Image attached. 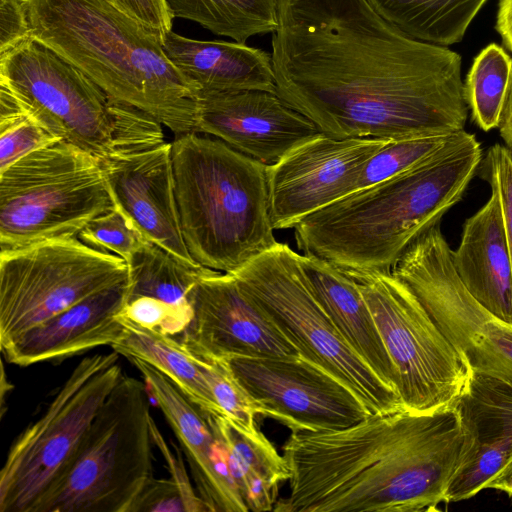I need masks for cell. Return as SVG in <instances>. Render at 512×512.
<instances>
[{
  "label": "cell",
  "instance_id": "cell-1",
  "mask_svg": "<svg viewBox=\"0 0 512 512\" xmlns=\"http://www.w3.org/2000/svg\"><path fill=\"white\" fill-rule=\"evenodd\" d=\"M277 94L334 138L464 130L460 54L407 35L369 0H278Z\"/></svg>",
  "mask_w": 512,
  "mask_h": 512
},
{
  "label": "cell",
  "instance_id": "cell-2",
  "mask_svg": "<svg viewBox=\"0 0 512 512\" xmlns=\"http://www.w3.org/2000/svg\"><path fill=\"white\" fill-rule=\"evenodd\" d=\"M467 448L454 407L371 414L349 427L292 433L289 493L276 512L437 510Z\"/></svg>",
  "mask_w": 512,
  "mask_h": 512
},
{
  "label": "cell",
  "instance_id": "cell-3",
  "mask_svg": "<svg viewBox=\"0 0 512 512\" xmlns=\"http://www.w3.org/2000/svg\"><path fill=\"white\" fill-rule=\"evenodd\" d=\"M482 159L465 130L416 167L350 193L294 228L297 247L357 282L391 273L406 248L460 201Z\"/></svg>",
  "mask_w": 512,
  "mask_h": 512
},
{
  "label": "cell",
  "instance_id": "cell-4",
  "mask_svg": "<svg viewBox=\"0 0 512 512\" xmlns=\"http://www.w3.org/2000/svg\"><path fill=\"white\" fill-rule=\"evenodd\" d=\"M31 36L112 99L174 134L196 132L198 89L172 64L163 39L107 0H27Z\"/></svg>",
  "mask_w": 512,
  "mask_h": 512
},
{
  "label": "cell",
  "instance_id": "cell-5",
  "mask_svg": "<svg viewBox=\"0 0 512 512\" xmlns=\"http://www.w3.org/2000/svg\"><path fill=\"white\" fill-rule=\"evenodd\" d=\"M171 145L181 230L197 263L233 273L278 243L268 165L199 132Z\"/></svg>",
  "mask_w": 512,
  "mask_h": 512
},
{
  "label": "cell",
  "instance_id": "cell-6",
  "mask_svg": "<svg viewBox=\"0 0 512 512\" xmlns=\"http://www.w3.org/2000/svg\"><path fill=\"white\" fill-rule=\"evenodd\" d=\"M0 85L23 100L54 134L101 160L165 142L157 120L112 99L32 36L0 53Z\"/></svg>",
  "mask_w": 512,
  "mask_h": 512
},
{
  "label": "cell",
  "instance_id": "cell-7",
  "mask_svg": "<svg viewBox=\"0 0 512 512\" xmlns=\"http://www.w3.org/2000/svg\"><path fill=\"white\" fill-rule=\"evenodd\" d=\"M148 386L122 375L38 512H131L153 476Z\"/></svg>",
  "mask_w": 512,
  "mask_h": 512
},
{
  "label": "cell",
  "instance_id": "cell-8",
  "mask_svg": "<svg viewBox=\"0 0 512 512\" xmlns=\"http://www.w3.org/2000/svg\"><path fill=\"white\" fill-rule=\"evenodd\" d=\"M113 208L101 159L59 140L0 171V251L78 238Z\"/></svg>",
  "mask_w": 512,
  "mask_h": 512
},
{
  "label": "cell",
  "instance_id": "cell-9",
  "mask_svg": "<svg viewBox=\"0 0 512 512\" xmlns=\"http://www.w3.org/2000/svg\"><path fill=\"white\" fill-rule=\"evenodd\" d=\"M300 356L349 387L372 414L404 410L399 395L350 348L310 290L299 254L278 242L231 273Z\"/></svg>",
  "mask_w": 512,
  "mask_h": 512
},
{
  "label": "cell",
  "instance_id": "cell-10",
  "mask_svg": "<svg viewBox=\"0 0 512 512\" xmlns=\"http://www.w3.org/2000/svg\"><path fill=\"white\" fill-rule=\"evenodd\" d=\"M118 359L113 350L81 360L41 417L17 436L0 471V512L39 511L121 379Z\"/></svg>",
  "mask_w": 512,
  "mask_h": 512
},
{
  "label": "cell",
  "instance_id": "cell-11",
  "mask_svg": "<svg viewBox=\"0 0 512 512\" xmlns=\"http://www.w3.org/2000/svg\"><path fill=\"white\" fill-rule=\"evenodd\" d=\"M128 279L127 263L79 238L0 251V348L79 301Z\"/></svg>",
  "mask_w": 512,
  "mask_h": 512
},
{
  "label": "cell",
  "instance_id": "cell-12",
  "mask_svg": "<svg viewBox=\"0 0 512 512\" xmlns=\"http://www.w3.org/2000/svg\"><path fill=\"white\" fill-rule=\"evenodd\" d=\"M358 284L394 365L404 409L453 407L471 370L416 296L392 273Z\"/></svg>",
  "mask_w": 512,
  "mask_h": 512
},
{
  "label": "cell",
  "instance_id": "cell-13",
  "mask_svg": "<svg viewBox=\"0 0 512 512\" xmlns=\"http://www.w3.org/2000/svg\"><path fill=\"white\" fill-rule=\"evenodd\" d=\"M439 224L406 248L391 273L416 296L471 371L512 383V326L467 290Z\"/></svg>",
  "mask_w": 512,
  "mask_h": 512
},
{
  "label": "cell",
  "instance_id": "cell-14",
  "mask_svg": "<svg viewBox=\"0 0 512 512\" xmlns=\"http://www.w3.org/2000/svg\"><path fill=\"white\" fill-rule=\"evenodd\" d=\"M225 360L259 414L292 433L338 430L372 414L349 387L302 356Z\"/></svg>",
  "mask_w": 512,
  "mask_h": 512
},
{
  "label": "cell",
  "instance_id": "cell-15",
  "mask_svg": "<svg viewBox=\"0 0 512 512\" xmlns=\"http://www.w3.org/2000/svg\"><path fill=\"white\" fill-rule=\"evenodd\" d=\"M390 141L322 134L268 166L274 230L293 228L306 216L353 193L364 163Z\"/></svg>",
  "mask_w": 512,
  "mask_h": 512
},
{
  "label": "cell",
  "instance_id": "cell-16",
  "mask_svg": "<svg viewBox=\"0 0 512 512\" xmlns=\"http://www.w3.org/2000/svg\"><path fill=\"white\" fill-rule=\"evenodd\" d=\"M191 305V322L178 339L196 357L300 356L231 273L210 269L195 286Z\"/></svg>",
  "mask_w": 512,
  "mask_h": 512
},
{
  "label": "cell",
  "instance_id": "cell-17",
  "mask_svg": "<svg viewBox=\"0 0 512 512\" xmlns=\"http://www.w3.org/2000/svg\"><path fill=\"white\" fill-rule=\"evenodd\" d=\"M196 132L268 166L324 134L277 93L263 90L199 91Z\"/></svg>",
  "mask_w": 512,
  "mask_h": 512
},
{
  "label": "cell",
  "instance_id": "cell-18",
  "mask_svg": "<svg viewBox=\"0 0 512 512\" xmlns=\"http://www.w3.org/2000/svg\"><path fill=\"white\" fill-rule=\"evenodd\" d=\"M101 161L114 207L138 232L184 264L202 266L192 258L183 238L171 143Z\"/></svg>",
  "mask_w": 512,
  "mask_h": 512
},
{
  "label": "cell",
  "instance_id": "cell-19",
  "mask_svg": "<svg viewBox=\"0 0 512 512\" xmlns=\"http://www.w3.org/2000/svg\"><path fill=\"white\" fill-rule=\"evenodd\" d=\"M453 407L466 434L467 448L447 489L446 503L488 489L512 460V383L470 371Z\"/></svg>",
  "mask_w": 512,
  "mask_h": 512
},
{
  "label": "cell",
  "instance_id": "cell-20",
  "mask_svg": "<svg viewBox=\"0 0 512 512\" xmlns=\"http://www.w3.org/2000/svg\"><path fill=\"white\" fill-rule=\"evenodd\" d=\"M127 295L128 279L25 331L1 347L2 354L7 362L26 367L61 361L99 346H112L124 332L120 314Z\"/></svg>",
  "mask_w": 512,
  "mask_h": 512
},
{
  "label": "cell",
  "instance_id": "cell-21",
  "mask_svg": "<svg viewBox=\"0 0 512 512\" xmlns=\"http://www.w3.org/2000/svg\"><path fill=\"white\" fill-rule=\"evenodd\" d=\"M127 359L141 372L174 431L185 453L196 491L209 512H247L237 486L218 469L214 452L215 435L207 414L157 368L138 358Z\"/></svg>",
  "mask_w": 512,
  "mask_h": 512
},
{
  "label": "cell",
  "instance_id": "cell-22",
  "mask_svg": "<svg viewBox=\"0 0 512 512\" xmlns=\"http://www.w3.org/2000/svg\"><path fill=\"white\" fill-rule=\"evenodd\" d=\"M490 186L489 200L464 224L453 262L474 298L512 326V263L504 212L498 189Z\"/></svg>",
  "mask_w": 512,
  "mask_h": 512
},
{
  "label": "cell",
  "instance_id": "cell-23",
  "mask_svg": "<svg viewBox=\"0 0 512 512\" xmlns=\"http://www.w3.org/2000/svg\"><path fill=\"white\" fill-rule=\"evenodd\" d=\"M299 263L310 290L346 343L397 393L394 365L358 282L332 263L311 254H299Z\"/></svg>",
  "mask_w": 512,
  "mask_h": 512
},
{
  "label": "cell",
  "instance_id": "cell-24",
  "mask_svg": "<svg viewBox=\"0 0 512 512\" xmlns=\"http://www.w3.org/2000/svg\"><path fill=\"white\" fill-rule=\"evenodd\" d=\"M172 64L199 91L276 92L271 54L246 43L191 39L172 30L163 39Z\"/></svg>",
  "mask_w": 512,
  "mask_h": 512
},
{
  "label": "cell",
  "instance_id": "cell-25",
  "mask_svg": "<svg viewBox=\"0 0 512 512\" xmlns=\"http://www.w3.org/2000/svg\"><path fill=\"white\" fill-rule=\"evenodd\" d=\"M122 337L111 347L126 358L141 359L166 375L206 414L225 417L200 369L197 358L173 336L143 327L120 314Z\"/></svg>",
  "mask_w": 512,
  "mask_h": 512
},
{
  "label": "cell",
  "instance_id": "cell-26",
  "mask_svg": "<svg viewBox=\"0 0 512 512\" xmlns=\"http://www.w3.org/2000/svg\"><path fill=\"white\" fill-rule=\"evenodd\" d=\"M390 23L417 40L459 43L488 0H369Z\"/></svg>",
  "mask_w": 512,
  "mask_h": 512
},
{
  "label": "cell",
  "instance_id": "cell-27",
  "mask_svg": "<svg viewBox=\"0 0 512 512\" xmlns=\"http://www.w3.org/2000/svg\"><path fill=\"white\" fill-rule=\"evenodd\" d=\"M127 266V301L150 297L189 310H192L191 295L195 286L210 270L186 265L147 239L136 249Z\"/></svg>",
  "mask_w": 512,
  "mask_h": 512
},
{
  "label": "cell",
  "instance_id": "cell-28",
  "mask_svg": "<svg viewBox=\"0 0 512 512\" xmlns=\"http://www.w3.org/2000/svg\"><path fill=\"white\" fill-rule=\"evenodd\" d=\"M172 18L198 23L238 43L277 28L278 0H164Z\"/></svg>",
  "mask_w": 512,
  "mask_h": 512
},
{
  "label": "cell",
  "instance_id": "cell-29",
  "mask_svg": "<svg viewBox=\"0 0 512 512\" xmlns=\"http://www.w3.org/2000/svg\"><path fill=\"white\" fill-rule=\"evenodd\" d=\"M512 85V58L491 43L475 57L464 83L472 119L484 131L500 126Z\"/></svg>",
  "mask_w": 512,
  "mask_h": 512
},
{
  "label": "cell",
  "instance_id": "cell-30",
  "mask_svg": "<svg viewBox=\"0 0 512 512\" xmlns=\"http://www.w3.org/2000/svg\"><path fill=\"white\" fill-rule=\"evenodd\" d=\"M214 420L227 446L231 473L240 494L250 477L263 478L277 488L289 480L286 460L261 431L247 432L226 417L214 415Z\"/></svg>",
  "mask_w": 512,
  "mask_h": 512
},
{
  "label": "cell",
  "instance_id": "cell-31",
  "mask_svg": "<svg viewBox=\"0 0 512 512\" xmlns=\"http://www.w3.org/2000/svg\"><path fill=\"white\" fill-rule=\"evenodd\" d=\"M61 139L30 107L0 85V171L22 157Z\"/></svg>",
  "mask_w": 512,
  "mask_h": 512
},
{
  "label": "cell",
  "instance_id": "cell-32",
  "mask_svg": "<svg viewBox=\"0 0 512 512\" xmlns=\"http://www.w3.org/2000/svg\"><path fill=\"white\" fill-rule=\"evenodd\" d=\"M456 134L390 141L364 163L356 182L355 191L416 167L447 146Z\"/></svg>",
  "mask_w": 512,
  "mask_h": 512
},
{
  "label": "cell",
  "instance_id": "cell-33",
  "mask_svg": "<svg viewBox=\"0 0 512 512\" xmlns=\"http://www.w3.org/2000/svg\"><path fill=\"white\" fill-rule=\"evenodd\" d=\"M196 358L224 416L247 432L258 430L255 422L258 408L234 378L226 360Z\"/></svg>",
  "mask_w": 512,
  "mask_h": 512
},
{
  "label": "cell",
  "instance_id": "cell-34",
  "mask_svg": "<svg viewBox=\"0 0 512 512\" xmlns=\"http://www.w3.org/2000/svg\"><path fill=\"white\" fill-rule=\"evenodd\" d=\"M78 238L96 250L121 257L126 263L145 239L115 207L92 219Z\"/></svg>",
  "mask_w": 512,
  "mask_h": 512
},
{
  "label": "cell",
  "instance_id": "cell-35",
  "mask_svg": "<svg viewBox=\"0 0 512 512\" xmlns=\"http://www.w3.org/2000/svg\"><path fill=\"white\" fill-rule=\"evenodd\" d=\"M193 311L150 297L126 302L121 316L148 329L179 338L189 326Z\"/></svg>",
  "mask_w": 512,
  "mask_h": 512
},
{
  "label": "cell",
  "instance_id": "cell-36",
  "mask_svg": "<svg viewBox=\"0 0 512 512\" xmlns=\"http://www.w3.org/2000/svg\"><path fill=\"white\" fill-rule=\"evenodd\" d=\"M484 178L499 191L508 248L512 263V150L506 146L493 145L484 159Z\"/></svg>",
  "mask_w": 512,
  "mask_h": 512
},
{
  "label": "cell",
  "instance_id": "cell-37",
  "mask_svg": "<svg viewBox=\"0 0 512 512\" xmlns=\"http://www.w3.org/2000/svg\"><path fill=\"white\" fill-rule=\"evenodd\" d=\"M131 512H186L182 493L172 478H152L144 487Z\"/></svg>",
  "mask_w": 512,
  "mask_h": 512
},
{
  "label": "cell",
  "instance_id": "cell-38",
  "mask_svg": "<svg viewBox=\"0 0 512 512\" xmlns=\"http://www.w3.org/2000/svg\"><path fill=\"white\" fill-rule=\"evenodd\" d=\"M151 434L154 445L157 446L163 454V457L169 467L171 477L178 485L184 500L186 512H209V509L197 491L192 487L188 474L185 471L181 455L177 456L170 449L163 435L160 433L153 417L151 418Z\"/></svg>",
  "mask_w": 512,
  "mask_h": 512
},
{
  "label": "cell",
  "instance_id": "cell-39",
  "mask_svg": "<svg viewBox=\"0 0 512 512\" xmlns=\"http://www.w3.org/2000/svg\"><path fill=\"white\" fill-rule=\"evenodd\" d=\"M30 36L27 0H0V53Z\"/></svg>",
  "mask_w": 512,
  "mask_h": 512
},
{
  "label": "cell",
  "instance_id": "cell-40",
  "mask_svg": "<svg viewBox=\"0 0 512 512\" xmlns=\"http://www.w3.org/2000/svg\"><path fill=\"white\" fill-rule=\"evenodd\" d=\"M118 9L133 17L162 39L171 31L172 17L164 0H107Z\"/></svg>",
  "mask_w": 512,
  "mask_h": 512
},
{
  "label": "cell",
  "instance_id": "cell-41",
  "mask_svg": "<svg viewBox=\"0 0 512 512\" xmlns=\"http://www.w3.org/2000/svg\"><path fill=\"white\" fill-rule=\"evenodd\" d=\"M495 29L503 45L512 53V0H500Z\"/></svg>",
  "mask_w": 512,
  "mask_h": 512
},
{
  "label": "cell",
  "instance_id": "cell-42",
  "mask_svg": "<svg viewBox=\"0 0 512 512\" xmlns=\"http://www.w3.org/2000/svg\"><path fill=\"white\" fill-rule=\"evenodd\" d=\"M499 131L506 147L512 150V85L499 126Z\"/></svg>",
  "mask_w": 512,
  "mask_h": 512
},
{
  "label": "cell",
  "instance_id": "cell-43",
  "mask_svg": "<svg viewBox=\"0 0 512 512\" xmlns=\"http://www.w3.org/2000/svg\"><path fill=\"white\" fill-rule=\"evenodd\" d=\"M488 488L503 491L512 498V460L490 482Z\"/></svg>",
  "mask_w": 512,
  "mask_h": 512
}]
</instances>
